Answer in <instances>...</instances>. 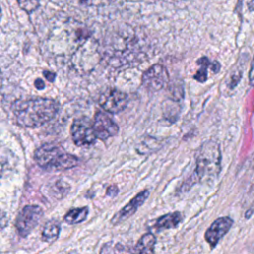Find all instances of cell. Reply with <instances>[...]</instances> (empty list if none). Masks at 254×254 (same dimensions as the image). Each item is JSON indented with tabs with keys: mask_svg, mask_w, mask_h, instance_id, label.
<instances>
[{
	"mask_svg": "<svg viewBox=\"0 0 254 254\" xmlns=\"http://www.w3.org/2000/svg\"><path fill=\"white\" fill-rule=\"evenodd\" d=\"M59 103L50 98H32L17 100L12 105V111L18 125L36 128L56 117Z\"/></svg>",
	"mask_w": 254,
	"mask_h": 254,
	"instance_id": "obj_1",
	"label": "cell"
},
{
	"mask_svg": "<svg viewBox=\"0 0 254 254\" xmlns=\"http://www.w3.org/2000/svg\"><path fill=\"white\" fill-rule=\"evenodd\" d=\"M35 86L38 88V89H43L45 87V83L42 79H37L35 81Z\"/></svg>",
	"mask_w": 254,
	"mask_h": 254,
	"instance_id": "obj_19",
	"label": "cell"
},
{
	"mask_svg": "<svg viewBox=\"0 0 254 254\" xmlns=\"http://www.w3.org/2000/svg\"><path fill=\"white\" fill-rule=\"evenodd\" d=\"M43 213V209L38 205L25 206L16 219V228L20 236L26 237L37 226Z\"/></svg>",
	"mask_w": 254,
	"mask_h": 254,
	"instance_id": "obj_4",
	"label": "cell"
},
{
	"mask_svg": "<svg viewBox=\"0 0 254 254\" xmlns=\"http://www.w3.org/2000/svg\"><path fill=\"white\" fill-rule=\"evenodd\" d=\"M169 82V73L167 68L160 64H156L150 66L142 75V84L144 87L151 91L156 92L163 89Z\"/></svg>",
	"mask_w": 254,
	"mask_h": 254,
	"instance_id": "obj_5",
	"label": "cell"
},
{
	"mask_svg": "<svg viewBox=\"0 0 254 254\" xmlns=\"http://www.w3.org/2000/svg\"><path fill=\"white\" fill-rule=\"evenodd\" d=\"M60 230H61V225L58 220L53 219V220L48 221L45 224L43 232H42L43 240L46 242H49V243L54 242L59 237Z\"/></svg>",
	"mask_w": 254,
	"mask_h": 254,
	"instance_id": "obj_14",
	"label": "cell"
},
{
	"mask_svg": "<svg viewBox=\"0 0 254 254\" xmlns=\"http://www.w3.org/2000/svg\"><path fill=\"white\" fill-rule=\"evenodd\" d=\"M44 74H45V76H46L50 81H53L54 78H55V76H56V74L53 73V72H47V71H45Z\"/></svg>",
	"mask_w": 254,
	"mask_h": 254,
	"instance_id": "obj_20",
	"label": "cell"
},
{
	"mask_svg": "<svg viewBox=\"0 0 254 254\" xmlns=\"http://www.w3.org/2000/svg\"><path fill=\"white\" fill-rule=\"evenodd\" d=\"M3 170H4V161L2 160V157H1V154H0V177L2 176Z\"/></svg>",
	"mask_w": 254,
	"mask_h": 254,
	"instance_id": "obj_21",
	"label": "cell"
},
{
	"mask_svg": "<svg viewBox=\"0 0 254 254\" xmlns=\"http://www.w3.org/2000/svg\"><path fill=\"white\" fill-rule=\"evenodd\" d=\"M149 196V190H144L138 194H136L124 207H122L111 219L112 224H118L132 216L137 209L146 201Z\"/></svg>",
	"mask_w": 254,
	"mask_h": 254,
	"instance_id": "obj_10",
	"label": "cell"
},
{
	"mask_svg": "<svg viewBox=\"0 0 254 254\" xmlns=\"http://www.w3.org/2000/svg\"><path fill=\"white\" fill-rule=\"evenodd\" d=\"M99 105L109 113H118L124 110L128 104V95L116 88H108L101 93Z\"/></svg>",
	"mask_w": 254,
	"mask_h": 254,
	"instance_id": "obj_7",
	"label": "cell"
},
{
	"mask_svg": "<svg viewBox=\"0 0 254 254\" xmlns=\"http://www.w3.org/2000/svg\"><path fill=\"white\" fill-rule=\"evenodd\" d=\"M70 133L74 144L77 146L91 145L96 140L92 122L87 117L75 119L71 125Z\"/></svg>",
	"mask_w": 254,
	"mask_h": 254,
	"instance_id": "obj_6",
	"label": "cell"
},
{
	"mask_svg": "<svg viewBox=\"0 0 254 254\" xmlns=\"http://www.w3.org/2000/svg\"><path fill=\"white\" fill-rule=\"evenodd\" d=\"M233 224V220L228 216L215 219L204 233V238L211 248H214L219 240L228 232Z\"/></svg>",
	"mask_w": 254,
	"mask_h": 254,
	"instance_id": "obj_9",
	"label": "cell"
},
{
	"mask_svg": "<svg viewBox=\"0 0 254 254\" xmlns=\"http://www.w3.org/2000/svg\"><path fill=\"white\" fill-rule=\"evenodd\" d=\"M96 139L106 140L117 135L119 131L118 125L103 111H97L92 122Z\"/></svg>",
	"mask_w": 254,
	"mask_h": 254,
	"instance_id": "obj_8",
	"label": "cell"
},
{
	"mask_svg": "<svg viewBox=\"0 0 254 254\" xmlns=\"http://www.w3.org/2000/svg\"><path fill=\"white\" fill-rule=\"evenodd\" d=\"M34 159L39 167L48 171L68 170L78 164L77 157L56 143H47L39 147L35 151Z\"/></svg>",
	"mask_w": 254,
	"mask_h": 254,
	"instance_id": "obj_2",
	"label": "cell"
},
{
	"mask_svg": "<svg viewBox=\"0 0 254 254\" xmlns=\"http://www.w3.org/2000/svg\"><path fill=\"white\" fill-rule=\"evenodd\" d=\"M88 208L86 206L70 209L64 216V221L68 224H76L86 219Z\"/></svg>",
	"mask_w": 254,
	"mask_h": 254,
	"instance_id": "obj_15",
	"label": "cell"
},
{
	"mask_svg": "<svg viewBox=\"0 0 254 254\" xmlns=\"http://www.w3.org/2000/svg\"><path fill=\"white\" fill-rule=\"evenodd\" d=\"M183 220V216L181 212L174 211L167 213L163 216H160L154 223V228L157 230H164V229H171L176 228Z\"/></svg>",
	"mask_w": 254,
	"mask_h": 254,
	"instance_id": "obj_11",
	"label": "cell"
},
{
	"mask_svg": "<svg viewBox=\"0 0 254 254\" xmlns=\"http://www.w3.org/2000/svg\"><path fill=\"white\" fill-rule=\"evenodd\" d=\"M221 169V152L216 141L208 140L199 148L196 155L195 175L200 181L216 177Z\"/></svg>",
	"mask_w": 254,
	"mask_h": 254,
	"instance_id": "obj_3",
	"label": "cell"
},
{
	"mask_svg": "<svg viewBox=\"0 0 254 254\" xmlns=\"http://www.w3.org/2000/svg\"><path fill=\"white\" fill-rule=\"evenodd\" d=\"M155 244H156L155 235L148 232L142 235V237L136 243L132 251L136 253H153Z\"/></svg>",
	"mask_w": 254,
	"mask_h": 254,
	"instance_id": "obj_13",
	"label": "cell"
},
{
	"mask_svg": "<svg viewBox=\"0 0 254 254\" xmlns=\"http://www.w3.org/2000/svg\"><path fill=\"white\" fill-rule=\"evenodd\" d=\"M0 20H1V8H0Z\"/></svg>",
	"mask_w": 254,
	"mask_h": 254,
	"instance_id": "obj_22",
	"label": "cell"
},
{
	"mask_svg": "<svg viewBox=\"0 0 254 254\" xmlns=\"http://www.w3.org/2000/svg\"><path fill=\"white\" fill-rule=\"evenodd\" d=\"M197 64L199 68L197 72L193 75V78L199 82H204L207 79V68H211L213 72H217L220 68V64L217 62H210L206 57H202L197 60Z\"/></svg>",
	"mask_w": 254,
	"mask_h": 254,
	"instance_id": "obj_12",
	"label": "cell"
},
{
	"mask_svg": "<svg viewBox=\"0 0 254 254\" xmlns=\"http://www.w3.org/2000/svg\"><path fill=\"white\" fill-rule=\"evenodd\" d=\"M106 193L109 195V196H115L117 193H118V188L114 185L110 186L108 189H107V191Z\"/></svg>",
	"mask_w": 254,
	"mask_h": 254,
	"instance_id": "obj_18",
	"label": "cell"
},
{
	"mask_svg": "<svg viewBox=\"0 0 254 254\" xmlns=\"http://www.w3.org/2000/svg\"><path fill=\"white\" fill-rule=\"evenodd\" d=\"M249 84L251 86H254V57H253L251 66H250V71H249Z\"/></svg>",
	"mask_w": 254,
	"mask_h": 254,
	"instance_id": "obj_17",
	"label": "cell"
},
{
	"mask_svg": "<svg viewBox=\"0 0 254 254\" xmlns=\"http://www.w3.org/2000/svg\"><path fill=\"white\" fill-rule=\"evenodd\" d=\"M19 7L27 13H32L39 7L40 0H17Z\"/></svg>",
	"mask_w": 254,
	"mask_h": 254,
	"instance_id": "obj_16",
	"label": "cell"
}]
</instances>
